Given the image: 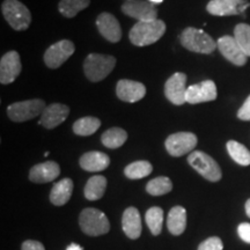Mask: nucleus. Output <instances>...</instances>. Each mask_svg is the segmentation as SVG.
<instances>
[{"label":"nucleus","instance_id":"obj_40","mask_svg":"<svg viewBox=\"0 0 250 250\" xmlns=\"http://www.w3.org/2000/svg\"><path fill=\"white\" fill-rule=\"evenodd\" d=\"M125 1H131V0H125Z\"/></svg>","mask_w":250,"mask_h":250},{"label":"nucleus","instance_id":"obj_23","mask_svg":"<svg viewBox=\"0 0 250 250\" xmlns=\"http://www.w3.org/2000/svg\"><path fill=\"white\" fill-rule=\"evenodd\" d=\"M168 230L173 235H181L187 227V211L182 206H174L168 213Z\"/></svg>","mask_w":250,"mask_h":250},{"label":"nucleus","instance_id":"obj_18","mask_svg":"<svg viewBox=\"0 0 250 250\" xmlns=\"http://www.w3.org/2000/svg\"><path fill=\"white\" fill-rule=\"evenodd\" d=\"M116 94L122 101L134 103L144 99L146 95V87L138 81L122 79L117 83Z\"/></svg>","mask_w":250,"mask_h":250},{"label":"nucleus","instance_id":"obj_4","mask_svg":"<svg viewBox=\"0 0 250 250\" xmlns=\"http://www.w3.org/2000/svg\"><path fill=\"white\" fill-rule=\"evenodd\" d=\"M79 225L83 232L89 236L103 235L110 229L107 215L98 208H93L83 210L79 217Z\"/></svg>","mask_w":250,"mask_h":250},{"label":"nucleus","instance_id":"obj_17","mask_svg":"<svg viewBox=\"0 0 250 250\" xmlns=\"http://www.w3.org/2000/svg\"><path fill=\"white\" fill-rule=\"evenodd\" d=\"M68 115H70V108L67 105L62 103H52L44 109L39 124L44 126L45 129H55L66 120Z\"/></svg>","mask_w":250,"mask_h":250},{"label":"nucleus","instance_id":"obj_20","mask_svg":"<svg viewBox=\"0 0 250 250\" xmlns=\"http://www.w3.org/2000/svg\"><path fill=\"white\" fill-rule=\"evenodd\" d=\"M122 227L129 239L137 240L142 234V218L136 208H127L122 217Z\"/></svg>","mask_w":250,"mask_h":250},{"label":"nucleus","instance_id":"obj_8","mask_svg":"<svg viewBox=\"0 0 250 250\" xmlns=\"http://www.w3.org/2000/svg\"><path fill=\"white\" fill-rule=\"evenodd\" d=\"M196 134L191 132L173 133L166 139V149L171 156L179 158L188 153H191L197 145Z\"/></svg>","mask_w":250,"mask_h":250},{"label":"nucleus","instance_id":"obj_14","mask_svg":"<svg viewBox=\"0 0 250 250\" xmlns=\"http://www.w3.org/2000/svg\"><path fill=\"white\" fill-rule=\"evenodd\" d=\"M219 51L221 55L236 66H243L247 62V55L243 52L241 46L234 39V36H223L218 40L217 42Z\"/></svg>","mask_w":250,"mask_h":250},{"label":"nucleus","instance_id":"obj_24","mask_svg":"<svg viewBox=\"0 0 250 250\" xmlns=\"http://www.w3.org/2000/svg\"><path fill=\"white\" fill-rule=\"evenodd\" d=\"M107 188V179L101 175L90 177L85 186V197L88 201H98L104 195Z\"/></svg>","mask_w":250,"mask_h":250},{"label":"nucleus","instance_id":"obj_6","mask_svg":"<svg viewBox=\"0 0 250 250\" xmlns=\"http://www.w3.org/2000/svg\"><path fill=\"white\" fill-rule=\"evenodd\" d=\"M188 162L197 173L210 182H218L221 180L223 173L220 167L212 156L202 151H193L188 156Z\"/></svg>","mask_w":250,"mask_h":250},{"label":"nucleus","instance_id":"obj_27","mask_svg":"<svg viewBox=\"0 0 250 250\" xmlns=\"http://www.w3.org/2000/svg\"><path fill=\"white\" fill-rule=\"evenodd\" d=\"M90 4V0H61L58 11L65 18H74L79 12L83 11Z\"/></svg>","mask_w":250,"mask_h":250},{"label":"nucleus","instance_id":"obj_9","mask_svg":"<svg viewBox=\"0 0 250 250\" xmlns=\"http://www.w3.org/2000/svg\"><path fill=\"white\" fill-rule=\"evenodd\" d=\"M73 43L68 40H62L55 43L46 49L44 54V62L49 68H58L61 67L72 55L74 54Z\"/></svg>","mask_w":250,"mask_h":250},{"label":"nucleus","instance_id":"obj_3","mask_svg":"<svg viewBox=\"0 0 250 250\" xmlns=\"http://www.w3.org/2000/svg\"><path fill=\"white\" fill-rule=\"evenodd\" d=\"M115 66H116V58L112 56L90 54L87 56L83 62V72L88 80L99 83L105 79Z\"/></svg>","mask_w":250,"mask_h":250},{"label":"nucleus","instance_id":"obj_30","mask_svg":"<svg viewBox=\"0 0 250 250\" xmlns=\"http://www.w3.org/2000/svg\"><path fill=\"white\" fill-rule=\"evenodd\" d=\"M146 224L153 235H159L161 233L162 224H164V211L161 208L153 206L146 212Z\"/></svg>","mask_w":250,"mask_h":250},{"label":"nucleus","instance_id":"obj_39","mask_svg":"<svg viewBox=\"0 0 250 250\" xmlns=\"http://www.w3.org/2000/svg\"><path fill=\"white\" fill-rule=\"evenodd\" d=\"M148 1H151L152 4H160V2L164 1V0H148Z\"/></svg>","mask_w":250,"mask_h":250},{"label":"nucleus","instance_id":"obj_19","mask_svg":"<svg viewBox=\"0 0 250 250\" xmlns=\"http://www.w3.org/2000/svg\"><path fill=\"white\" fill-rule=\"evenodd\" d=\"M59 174H61V167L57 162L46 161L31 168L29 180L34 183H48L57 179Z\"/></svg>","mask_w":250,"mask_h":250},{"label":"nucleus","instance_id":"obj_11","mask_svg":"<svg viewBox=\"0 0 250 250\" xmlns=\"http://www.w3.org/2000/svg\"><path fill=\"white\" fill-rule=\"evenodd\" d=\"M249 7L250 2L247 0H211L206 9L214 17H228L245 13Z\"/></svg>","mask_w":250,"mask_h":250},{"label":"nucleus","instance_id":"obj_28","mask_svg":"<svg viewBox=\"0 0 250 250\" xmlns=\"http://www.w3.org/2000/svg\"><path fill=\"white\" fill-rule=\"evenodd\" d=\"M153 167L148 161H134L129 166H126L124 169V174L130 180H139L148 176L152 173Z\"/></svg>","mask_w":250,"mask_h":250},{"label":"nucleus","instance_id":"obj_12","mask_svg":"<svg viewBox=\"0 0 250 250\" xmlns=\"http://www.w3.org/2000/svg\"><path fill=\"white\" fill-rule=\"evenodd\" d=\"M217 86L212 80H205L202 83L191 85L187 88V102L190 104L214 101L217 99Z\"/></svg>","mask_w":250,"mask_h":250},{"label":"nucleus","instance_id":"obj_34","mask_svg":"<svg viewBox=\"0 0 250 250\" xmlns=\"http://www.w3.org/2000/svg\"><path fill=\"white\" fill-rule=\"evenodd\" d=\"M237 118L241 121H250V95L246 99L242 107L237 111Z\"/></svg>","mask_w":250,"mask_h":250},{"label":"nucleus","instance_id":"obj_29","mask_svg":"<svg viewBox=\"0 0 250 250\" xmlns=\"http://www.w3.org/2000/svg\"><path fill=\"white\" fill-rule=\"evenodd\" d=\"M227 151L229 153L230 158L233 159L236 164L241 166L250 165V152L242 144L235 142V140H229L227 143Z\"/></svg>","mask_w":250,"mask_h":250},{"label":"nucleus","instance_id":"obj_16","mask_svg":"<svg viewBox=\"0 0 250 250\" xmlns=\"http://www.w3.org/2000/svg\"><path fill=\"white\" fill-rule=\"evenodd\" d=\"M96 26L100 34L111 43L120 42L122 39V28L118 20L110 13H101L96 19Z\"/></svg>","mask_w":250,"mask_h":250},{"label":"nucleus","instance_id":"obj_31","mask_svg":"<svg viewBox=\"0 0 250 250\" xmlns=\"http://www.w3.org/2000/svg\"><path fill=\"white\" fill-rule=\"evenodd\" d=\"M173 189V183L166 176H159L149 181L146 186V191L152 196H162L170 192Z\"/></svg>","mask_w":250,"mask_h":250},{"label":"nucleus","instance_id":"obj_26","mask_svg":"<svg viewBox=\"0 0 250 250\" xmlns=\"http://www.w3.org/2000/svg\"><path fill=\"white\" fill-rule=\"evenodd\" d=\"M101 126V121L96 117L87 116L78 120L76 123L73 124V132L77 136H92Z\"/></svg>","mask_w":250,"mask_h":250},{"label":"nucleus","instance_id":"obj_38","mask_svg":"<svg viewBox=\"0 0 250 250\" xmlns=\"http://www.w3.org/2000/svg\"><path fill=\"white\" fill-rule=\"evenodd\" d=\"M246 212H247V215L250 218V199H248L246 203Z\"/></svg>","mask_w":250,"mask_h":250},{"label":"nucleus","instance_id":"obj_33","mask_svg":"<svg viewBox=\"0 0 250 250\" xmlns=\"http://www.w3.org/2000/svg\"><path fill=\"white\" fill-rule=\"evenodd\" d=\"M224 245L223 241L217 236L208 237V240L203 241L201 245H199L198 249L197 250H223Z\"/></svg>","mask_w":250,"mask_h":250},{"label":"nucleus","instance_id":"obj_2","mask_svg":"<svg viewBox=\"0 0 250 250\" xmlns=\"http://www.w3.org/2000/svg\"><path fill=\"white\" fill-rule=\"evenodd\" d=\"M180 41L184 48L197 54H212L218 46L217 42L208 34L192 27L186 28L182 31Z\"/></svg>","mask_w":250,"mask_h":250},{"label":"nucleus","instance_id":"obj_7","mask_svg":"<svg viewBox=\"0 0 250 250\" xmlns=\"http://www.w3.org/2000/svg\"><path fill=\"white\" fill-rule=\"evenodd\" d=\"M46 108L44 101L40 99L28 100V101L15 102L8 105L7 115L9 120L13 122H27L43 114Z\"/></svg>","mask_w":250,"mask_h":250},{"label":"nucleus","instance_id":"obj_1","mask_svg":"<svg viewBox=\"0 0 250 250\" xmlns=\"http://www.w3.org/2000/svg\"><path fill=\"white\" fill-rule=\"evenodd\" d=\"M166 23L162 20L139 21L132 27L129 33L131 43L137 46L151 45L164 36Z\"/></svg>","mask_w":250,"mask_h":250},{"label":"nucleus","instance_id":"obj_35","mask_svg":"<svg viewBox=\"0 0 250 250\" xmlns=\"http://www.w3.org/2000/svg\"><path fill=\"white\" fill-rule=\"evenodd\" d=\"M237 233H239V236L241 237V240H243L247 243H250V224L243 223L239 225Z\"/></svg>","mask_w":250,"mask_h":250},{"label":"nucleus","instance_id":"obj_10","mask_svg":"<svg viewBox=\"0 0 250 250\" xmlns=\"http://www.w3.org/2000/svg\"><path fill=\"white\" fill-rule=\"evenodd\" d=\"M122 12L127 17L139 21H153L158 19V9L151 1L145 0H131L122 5Z\"/></svg>","mask_w":250,"mask_h":250},{"label":"nucleus","instance_id":"obj_15","mask_svg":"<svg viewBox=\"0 0 250 250\" xmlns=\"http://www.w3.org/2000/svg\"><path fill=\"white\" fill-rule=\"evenodd\" d=\"M22 70L20 56L17 51H9L1 57L0 61V83L8 85L13 83Z\"/></svg>","mask_w":250,"mask_h":250},{"label":"nucleus","instance_id":"obj_32","mask_svg":"<svg viewBox=\"0 0 250 250\" xmlns=\"http://www.w3.org/2000/svg\"><path fill=\"white\" fill-rule=\"evenodd\" d=\"M234 39L241 46L247 57H250V26L247 23H239L234 28Z\"/></svg>","mask_w":250,"mask_h":250},{"label":"nucleus","instance_id":"obj_5","mask_svg":"<svg viewBox=\"0 0 250 250\" xmlns=\"http://www.w3.org/2000/svg\"><path fill=\"white\" fill-rule=\"evenodd\" d=\"M5 20L15 30H26L30 26L31 14L29 9L19 0H5L1 5Z\"/></svg>","mask_w":250,"mask_h":250},{"label":"nucleus","instance_id":"obj_25","mask_svg":"<svg viewBox=\"0 0 250 250\" xmlns=\"http://www.w3.org/2000/svg\"><path fill=\"white\" fill-rule=\"evenodd\" d=\"M126 131L121 129V127H111V129L105 131L101 137V142L103 145L111 149L121 147L126 142Z\"/></svg>","mask_w":250,"mask_h":250},{"label":"nucleus","instance_id":"obj_22","mask_svg":"<svg viewBox=\"0 0 250 250\" xmlns=\"http://www.w3.org/2000/svg\"><path fill=\"white\" fill-rule=\"evenodd\" d=\"M73 191V181L71 179H62L52 187L50 192V201L56 206H62L70 201Z\"/></svg>","mask_w":250,"mask_h":250},{"label":"nucleus","instance_id":"obj_37","mask_svg":"<svg viewBox=\"0 0 250 250\" xmlns=\"http://www.w3.org/2000/svg\"><path fill=\"white\" fill-rule=\"evenodd\" d=\"M66 250H83V248L81 246L77 245V243H71L66 248Z\"/></svg>","mask_w":250,"mask_h":250},{"label":"nucleus","instance_id":"obj_36","mask_svg":"<svg viewBox=\"0 0 250 250\" xmlns=\"http://www.w3.org/2000/svg\"><path fill=\"white\" fill-rule=\"evenodd\" d=\"M22 250H45L44 246L39 241L34 240H27L22 243Z\"/></svg>","mask_w":250,"mask_h":250},{"label":"nucleus","instance_id":"obj_13","mask_svg":"<svg viewBox=\"0 0 250 250\" xmlns=\"http://www.w3.org/2000/svg\"><path fill=\"white\" fill-rule=\"evenodd\" d=\"M187 76L177 72L165 83V95L175 105H182L187 102Z\"/></svg>","mask_w":250,"mask_h":250},{"label":"nucleus","instance_id":"obj_21","mask_svg":"<svg viewBox=\"0 0 250 250\" xmlns=\"http://www.w3.org/2000/svg\"><path fill=\"white\" fill-rule=\"evenodd\" d=\"M80 167L87 171H102L110 165V159L105 153L93 151L87 152L80 158Z\"/></svg>","mask_w":250,"mask_h":250}]
</instances>
